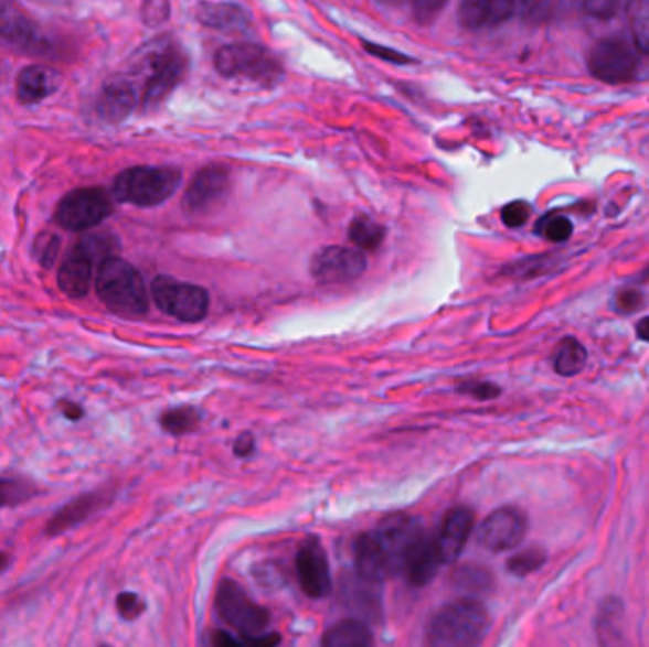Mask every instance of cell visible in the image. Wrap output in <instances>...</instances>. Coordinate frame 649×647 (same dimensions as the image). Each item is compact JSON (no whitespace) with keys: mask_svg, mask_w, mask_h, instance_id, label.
Listing matches in <instances>:
<instances>
[{"mask_svg":"<svg viewBox=\"0 0 649 647\" xmlns=\"http://www.w3.org/2000/svg\"><path fill=\"white\" fill-rule=\"evenodd\" d=\"M200 21L215 29H244L249 25V14L236 4H200Z\"/></svg>","mask_w":649,"mask_h":647,"instance_id":"26","label":"cell"},{"mask_svg":"<svg viewBox=\"0 0 649 647\" xmlns=\"http://www.w3.org/2000/svg\"><path fill=\"white\" fill-rule=\"evenodd\" d=\"M583 8H585V12H587L588 15H593V18H598V20H609L611 15L616 14L619 4L614 2V0H591V2H585Z\"/></svg>","mask_w":649,"mask_h":647,"instance_id":"43","label":"cell"},{"mask_svg":"<svg viewBox=\"0 0 649 647\" xmlns=\"http://www.w3.org/2000/svg\"><path fill=\"white\" fill-rule=\"evenodd\" d=\"M340 600L363 623L382 619V593L379 583L363 580L358 573L344 578L340 586Z\"/></svg>","mask_w":649,"mask_h":647,"instance_id":"18","label":"cell"},{"mask_svg":"<svg viewBox=\"0 0 649 647\" xmlns=\"http://www.w3.org/2000/svg\"><path fill=\"white\" fill-rule=\"evenodd\" d=\"M215 67L226 78H242L258 86H276L284 76V67L270 50L258 44H228L216 50Z\"/></svg>","mask_w":649,"mask_h":647,"instance_id":"4","label":"cell"},{"mask_svg":"<svg viewBox=\"0 0 649 647\" xmlns=\"http://www.w3.org/2000/svg\"><path fill=\"white\" fill-rule=\"evenodd\" d=\"M365 270V255L352 247H323L310 262L311 278L321 285H339L358 280Z\"/></svg>","mask_w":649,"mask_h":647,"instance_id":"12","label":"cell"},{"mask_svg":"<svg viewBox=\"0 0 649 647\" xmlns=\"http://www.w3.org/2000/svg\"><path fill=\"white\" fill-rule=\"evenodd\" d=\"M530 213H532L530 204L519 200V202H511L501 209V220L509 228H521V226L526 225Z\"/></svg>","mask_w":649,"mask_h":647,"instance_id":"40","label":"cell"},{"mask_svg":"<svg viewBox=\"0 0 649 647\" xmlns=\"http://www.w3.org/2000/svg\"><path fill=\"white\" fill-rule=\"evenodd\" d=\"M60 409H62L63 416L67 418V420H81L82 416H84V410H82L81 405H76V402L71 401H62L60 402Z\"/></svg>","mask_w":649,"mask_h":647,"instance_id":"48","label":"cell"},{"mask_svg":"<svg viewBox=\"0 0 649 647\" xmlns=\"http://www.w3.org/2000/svg\"><path fill=\"white\" fill-rule=\"evenodd\" d=\"M475 530V515L467 507H456L448 513L440 530L435 536L437 549H439L443 564H453L460 557L461 551L466 549L467 541L471 538Z\"/></svg>","mask_w":649,"mask_h":647,"instance_id":"17","label":"cell"},{"mask_svg":"<svg viewBox=\"0 0 649 647\" xmlns=\"http://www.w3.org/2000/svg\"><path fill=\"white\" fill-rule=\"evenodd\" d=\"M636 334H638L643 342H649V315L648 317L638 321V325H636Z\"/></svg>","mask_w":649,"mask_h":647,"instance_id":"49","label":"cell"},{"mask_svg":"<svg viewBox=\"0 0 649 647\" xmlns=\"http://www.w3.org/2000/svg\"><path fill=\"white\" fill-rule=\"evenodd\" d=\"M321 647H374V638L363 621L344 619L323 634Z\"/></svg>","mask_w":649,"mask_h":647,"instance_id":"25","label":"cell"},{"mask_svg":"<svg viewBox=\"0 0 649 647\" xmlns=\"http://www.w3.org/2000/svg\"><path fill=\"white\" fill-rule=\"evenodd\" d=\"M136 101L134 86L128 80L116 78V80H110L103 86L102 96L97 101V112L108 122H120L134 110Z\"/></svg>","mask_w":649,"mask_h":647,"instance_id":"23","label":"cell"},{"mask_svg":"<svg viewBox=\"0 0 649 647\" xmlns=\"http://www.w3.org/2000/svg\"><path fill=\"white\" fill-rule=\"evenodd\" d=\"M62 86V75L55 68L46 65H31L21 71L18 76V99L23 105H34L46 97L54 96Z\"/></svg>","mask_w":649,"mask_h":647,"instance_id":"20","label":"cell"},{"mask_svg":"<svg viewBox=\"0 0 649 647\" xmlns=\"http://www.w3.org/2000/svg\"><path fill=\"white\" fill-rule=\"evenodd\" d=\"M643 304L642 291L638 289H621L617 291L616 299H614V308L617 314L629 315L638 312Z\"/></svg>","mask_w":649,"mask_h":647,"instance_id":"41","label":"cell"},{"mask_svg":"<svg viewBox=\"0 0 649 647\" xmlns=\"http://www.w3.org/2000/svg\"><path fill=\"white\" fill-rule=\"evenodd\" d=\"M453 583L466 593L487 594L494 589V575L485 565L464 564L453 573Z\"/></svg>","mask_w":649,"mask_h":647,"instance_id":"28","label":"cell"},{"mask_svg":"<svg viewBox=\"0 0 649 647\" xmlns=\"http://www.w3.org/2000/svg\"><path fill=\"white\" fill-rule=\"evenodd\" d=\"M551 262L549 257H530V259L519 260L506 268V273L513 278H534L540 273L547 272V265Z\"/></svg>","mask_w":649,"mask_h":647,"instance_id":"38","label":"cell"},{"mask_svg":"<svg viewBox=\"0 0 649 647\" xmlns=\"http://www.w3.org/2000/svg\"><path fill=\"white\" fill-rule=\"evenodd\" d=\"M95 291L110 312L123 317H141L149 312V293L141 273L120 257L99 262Z\"/></svg>","mask_w":649,"mask_h":647,"instance_id":"2","label":"cell"},{"mask_svg":"<svg viewBox=\"0 0 649 647\" xmlns=\"http://www.w3.org/2000/svg\"><path fill=\"white\" fill-rule=\"evenodd\" d=\"M113 247L115 246L103 236L82 238L76 246L71 247L57 273V285L63 293L71 299L86 296L94 276L95 259L113 257L108 255Z\"/></svg>","mask_w":649,"mask_h":647,"instance_id":"5","label":"cell"},{"mask_svg":"<svg viewBox=\"0 0 649 647\" xmlns=\"http://www.w3.org/2000/svg\"><path fill=\"white\" fill-rule=\"evenodd\" d=\"M348 236H350V241L358 249L374 251V249H379L382 246V241L386 238V228L379 225L376 220L361 215V217L353 218Z\"/></svg>","mask_w":649,"mask_h":647,"instance_id":"30","label":"cell"},{"mask_svg":"<svg viewBox=\"0 0 649 647\" xmlns=\"http://www.w3.org/2000/svg\"><path fill=\"white\" fill-rule=\"evenodd\" d=\"M545 560L547 557L541 549H526L508 560V572L514 578H526L530 573L538 572Z\"/></svg>","mask_w":649,"mask_h":647,"instance_id":"35","label":"cell"},{"mask_svg":"<svg viewBox=\"0 0 649 647\" xmlns=\"http://www.w3.org/2000/svg\"><path fill=\"white\" fill-rule=\"evenodd\" d=\"M0 36L8 41L29 42L34 39V25L20 7L0 0Z\"/></svg>","mask_w":649,"mask_h":647,"instance_id":"27","label":"cell"},{"mask_svg":"<svg viewBox=\"0 0 649 647\" xmlns=\"http://www.w3.org/2000/svg\"><path fill=\"white\" fill-rule=\"evenodd\" d=\"M115 490L113 488H99V490L86 492L78 498L71 499L68 504L63 505L54 517L47 520L46 536H60L63 531L71 530L75 526H81L88 518L94 517L97 513L103 511L105 507L113 504Z\"/></svg>","mask_w":649,"mask_h":647,"instance_id":"16","label":"cell"},{"mask_svg":"<svg viewBox=\"0 0 649 647\" xmlns=\"http://www.w3.org/2000/svg\"><path fill=\"white\" fill-rule=\"evenodd\" d=\"M116 610H118V614H120L123 619L136 621L147 610V604H145V600L139 594L131 593V591H124V593L116 596Z\"/></svg>","mask_w":649,"mask_h":647,"instance_id":"37","label":"cell"},{"mask_svg":"<svg viewBox=\"0 0 649 647\" xmlns=\"http://www.w3.org/2000/svg\"><path fill=\"white\" fill-rule=\"evenodd\" d=\"M528 518L517 507H501L480 522L477 541L490 552L511 551L526 536Z\"/></svg>","mask_w":649,"mask_h":647,"instance_id":"13","label":"cell"},{"mask_svg":"<svg viewBox=\"0 0 649 647\" xmlns=\"http://www.w3.org/2000/svg\"><path fill=\"white\" fill-rule=\"evenodd\" d=\"M41 494V488L28 477H0V507H18Z\"/></svg>","mask_w":649,"mask_h":647,"instance_id":"29","label":"cell"},{"mask_svg":"<svg viewBox=\"0 0 649 647\" xmlns=\"http://www.w3.org/2000/svg\"><path fill=\"white\" fill-rule=\"evenodd\" d=\"M113 213V198L103 188H78L68 192L67 196L55 207V225L68 233H82L102 225Z\"/></svg>","mask_w":649,"mask_h":647,"instance_id":"7","label":"cell"},{"mask_svg":"<svg viewBox=\"0 0 649 647\" xmlns=\"http://www.w3.org/2000/svg\"><path fill=\"white\" fill-rule=\"evenodd\" d=\"M147 62H149V73L142 86V105L156 107L183 80L189 68V60L181 50L170 44V46L156 50Z\"/></svg>","mask_w":649,"mask_h":647,"instance_id":"11","label":"cell"},{"mask_svg":"<svg viewBox=\"0 0 649 647\" xmlns=\"http://www.w3.org/2000/svg\"><path fill=\"white\" fill-rule=\"evenodd\" d=\"M440 560L439 549L435 536H426L419 539L418 546L414 547L411 557L406 559L403 573L413 586H426L429 581L439 572Z\"/></svg>","mask_w":649,"mask_h":647,"instance_id":"21","label":"cell"},{"mask_svg":"<svg viewBox=\"0 0 649 647\" xmlns=\"http://www.w3.org/2000/svg\"><path fill=\"white\" fill-rule=\"evenodd\" d=\"M150 293L156 306L163 314L184 321V323H198L205 320L210 312V293L200 285L183 283L173 278H156L150 287Z\"/></svg>","mask_w":649,"mask_h":647,"instance_id":"6","label":"cell"},{"mask_svg":"<svg viewBox=\"0 0 649 647\" xmlns=\"http://www.w3.org/2000/svg\"><path fill=\"white\" fill-rule=\"evenodd\" d=\"M255 452V436L251 433H242L234 441V454L240 457H249Z\"/></svg>","mask_w":649,"mask_h":647,"instance_id":"46","label":"cell"},{"mask_svg":"<svg viewBox=\"0 0 649 647\" xmlns=\"http://www.w3.org/2000/svg\"><path fill=\"white\" fill-rule=\"evenodd\" d=\"M297 578L306 596L321 600L329 596L332 589L331 568L327 552L318 539H306L297 552Z\"/></svg>","mask_w":649,"mask_h":647,"instance_id":"15","label":"cell"},{"mask_svg":"<svg viewBox=\"0 0 649 647\" xmlns=\"http://www.w3.org/2000/svg\"><path fill=\"white\" fill-rule=\"evenodd\" d=\"M587 363V352L579 341L572 336L564 338L555 354V370L561 376H575L582 373Z\"/></svg>","mask_w":649,"mask_h":647,"instance_id":"31","label":"cell"},{"mask_svg":"<svg viewBox=\"0 0 649 647\" xmlns=\"http://www.w3.org/2000/svg\"><path fill=\"white\" fill-rule=\"evenodd\" d=\"M242 644L244 647H278L281 644V636L278 633L251 634L245 636Z\"/></svg>","mask_w":649,"mask_h":647,"instance_id":"45","label":"cell"},{"mask_svg":"<svg viewBox=\"0 0 649 647\" xmlns=\"http://www.w3.org/2000/svg\"><path fill=\"white\" fill-rule=\"evenodd\" d=\"M215 606L224 623L245 636L263 634L270 625V612L253 602L236 581H221V585L216 586Z\"/></svg>","mask_w":649,"mask_h":647,"instance_id":"9","label":"cell"},{"mask_svg":"<svg viewBox=\"0 0 649 647\" xmlns=\"http://www.w3.org/2000/svg\"><path fill=\"white\" fill-rule=\"evenodd\" d=\"M10 554L4 551H0V573L7 572L8 565H10Z\"/></svg>","mask_w":649,"mask_h":647,"instance_id":"50","label":"cell"},{"mask_svg":"<svg viewBox=\"0 0 649 647\" xmlns=\"http://www.w3.org/2000/svg\"><path fill=\"white\" fill-rule=\"evenodd\" d=\"M60 247H62V239L55 236L54 233L39 234V238L34 239L33 252L39 265L44 268H54L57 255H60Z\"/></svg>","mask_w":649,"mask_h":647,"instance_id":"36","label":"cell"},{"mask_svg":"<svg viewBox=\"0 0 649 647\" xmlns=\"http://www.w3.org/2000/svg\"><path fill=\"white\" fill-rule=\"evenodd\" d=\"M627 20L636 50L649 57V0H630L627 4Z\"/></svg>","mask_w":649,"mask_h":647,"instance_id":"32","label":"cell"},{"mask_svg":"<svg viewBox=\"0 0 649 647\" xmlns=\"http://www.w3.org/2000/svg\"><path fill=\"white\" fill-rule=\"evenodd\" d=\"M443 8H445L443 2H437V4H433V2H418V4L414 7V18H416L419 23L427 25V23H432V20L437 18V14H439Z\"/></svg>","mask_w":649,"mask_h":647,"instance_id":"44","label":"cell"},{"mask_svg":"<svg viewBox=\"0 0 649 647\" xmlns=\"http://www.w3.org/2000/svg\"><path fill=\"white\" fill-rule=\"evenodd\" d=\"M102 647H108V646H102Z\"/></svg>","mask_w":649,"mask_h":647,"instance_id":"51","label":"cell"},{"mask_svg":"<svg viewBox=\"0 0 649 647\" xmlns=\"http://www.w3.org/2000/svg\"><path fill=\"white\" fill-rule=\"evenodd\" d=\"M596 638L600 647H627L621 600L608 599L604 602L596 619Z\"/></svg>","mask_w":649,"mask_h":647,"instance_id":"24","label":"cell"},{"mask_svg":"<svg viewBox=\"0 0 649 647\" xmlns=\"http://www.w3.org/2000/svg\"><path fill=\"white\" fill-rule=\"evenodd\" d=\"M372 536L376 539L393 578L405 570L406 559L411 557L414 547L418 546L419 539L424 538V530L418 518L392 515L380 522Z\"/></svg>","mask_w":649,"mask_h":647,"instance_id":"10","label":"cell"},{"mask_svg":"<svg viewBox=\"0 0 649 647\" xmlns=\"http://www.w3.org/2000/svg\"><path fill=\"white\" fill-rule=\"evenodd\" d=\"M535 233L549 239V241H555V244H562V241H568L574 234V225L566 215L561 213H549L545 217L540 218V223L535 226Z\"/></svg>","mask_w":649,"mask_h":647,"instance_id":"34","label":"cell"},{"mask_svg":"<svg viewBox=\"0 0 649 647\" xmlns=\"http://www.w3.org/2000/svg\"><path fill=\"white\" fill-rule=\"evenodd\" d=\"M213 647H244L242 641L236 640L231 633H224V630H216L213 634Z\"/></svg>","mask_w":649,"mask_h":647,"instance_id":"47","label":"cell"},{"mask_svg":"<svg viewBox=\"0 0 649 647\" xmlns=\"http://www.w3.org/2000/svg\"><path fill=\"white\" fill-rule=\"evenodd\" d=\"M363 46H365L369 54L387 63H397V65H411V63H414V57L405 55L403 52H397L395 48H390V46H380V44L366 41H363Z\"/></svg>","mask_w":649,"mask_h":647,"instance_id":"42","label":"cell"},{"mask_svg":"<svg viewBox=\"0 0 649 647\" xmlns=\"http://www.w3.org/2000/svg\"><path fill=\"white\" fill-rule=\"evenodd\" d=\"M183 181L177 168L137 165L123 171L113 184V196L120 204L155 207L170 200Z\"/></svg>","mask_w":649,"mask_h":647,"instance_id":"3","label":"cell"},{"mask_svg":"<svg viewBox=\"0 0 649 647\" xmlns=\"http://www.w3.org/2000/svg\"><path fill=\"white\" fill-rule=\"evenodd\" d=\"M353 557H355V573H358L359 578L372 581V583H379V585L387 578H392V572L387 568L384 554L380 551L379 543L372 536V531L361 533L355 539Z\"/></svg>","mask_w":649,"mask_h":647,"instance_id":"22","label":"cell"},{"mask_svg":"<svg viewBox=\"0 0 649 647\" xmlns=\"http://www.w3.org/2000/svg\"><path fill=\"white\" fill-rule=\"evenodd\" d=\"M588 73L606 84H625L635 80L640 62L635 48L619 36L595 42L587 54Z\"/></svg>","mask_w":649,"mask_h":647,"instance_id":"8","label":"cell"},{"mask_svg":"<svg viewBox=\"0 0 649 647\" xmlns=\"http://www.w3.org/2000/svg\"><path fill=\"white\" fill-rule=\"evenodd\" d=\"M458 391L464 396L474 397L477 401H490L500 396V388L492 382H485V380H467L458 386Z\"/></svg>","mask_w":649,"mask_h":647,"instance_id":"39","label":"cell"},{"mask_svg":"<svg viewBox=\"0 0 649 647\" xmlns=\"http://www.w3.org/2000/svg\"><path fill=\"white\" fill-rule=\"evenodd\" d=\"M514 10L517 4L508 0H469L460 4L458 21L471 31L498 28L513 18Z\"/></svg>","mask_w":649,"mask_h":647,"instance_id":"19","label":"cell"},{"mask_svg":"<svg viewBox=\"0 0 649 647\" xmlns=\"http://www.w3.org/2000/svg\"><path fill=\"white\" fill-rule=\"evenodd\" d=\"M202 422V414L194 407H175V409L166 410L160 416V425L166 433L170 435H187L198 430Z\"/></svg>","mask_w":649,"mask_h":647,"instance_id":"33","label":"cell"},{"mask_svg":"<svg viewBox=\"0 0 649 647\" xmlns=\"http://www.w3.org/2000/svg\"><path fill=\"white\" fill-rule=\"evenodd\" d=\"M490 615L475 599L454 600L429 617L424 647H479L487 638Z\"/></svg>","mask_w":649,"mask_h":647,"instance_id":"1","label":"cell"},{"mask_svg":"<svg viewBox=\"0 0 649 647\" xmlns=\"http://www.w3.org/2000/svg\"><path fill=\"white\" fill-rule=\"evenodd\" d=\"M231 192V171L223 165H210L198 171L184 192L183 209L187 213H205L221 204Z\"/></svg>","mask_w":649,"mask_h":647,"instance_id":"14","label":"cell"}]
</instances>
